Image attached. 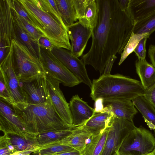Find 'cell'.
I'll list each match as a JSON object with an SVG mask.
<instances>
[{
	"mask_svg": "<svg viewBox=\"0 0 155 155\" xmlns=\"http://www.w3.org/2000/svg\"><path fill=\"white\" fill-rule=\"evenodd\" d=\"M99 2L91 47L81 60L101 75L110 57L122 52L133 33L135 22L127 12L121 10L118 0H99Z\"/></svg>",
	"mask_w": 155,
	"mask_h": 155,
	"instance_id": "1",
	"label": "cell"
},
{
	"mask_svg": "<svg viewBox=\"0 0 155 155\" xmlns=\"http://www.w3.org/2000/svg\"><path fill=\"white\" fill-rule=\"evenodd\" d=\"M23 123L27 132L36 136L43 132L76 127L69 125L60 118L54 108L50 98L39 104L14 102L10 104Z\"/></svg>",
	"mask_w": 155,
	"mask_h": 155,
	"instance_id": "2",
	"label": "cell"
},
{
	"mask_svg": "<svg viewBox=\"0 0 155 155\" xmlns=\"http://www.w3.org/2000/svg\"><path fill=\"white\" fill-rule=\"evenodd\" d=\"M92 82L90 96L95 102L114 99L132 101L143 96L146 91L140 81L119 74H103Z\"/></svg>",
	"mask_w": 155,
	"mask_h": 155,
	"instance_id": "3",
	"label": "cell"
},
{
	"mask_svg": "<svg viewBox=\"0 0 155 155\" xmlns=\"http://www.w3.org/2000/svg\"><path fill=\"white\" fill-rule=\"evenodd\" d=\"M36 29L57 48L71 51L67 28L41 5L38 0H18Z\"/></svg>",
	"mask_w": 155,
	"mask_h": 155,
	"instance_id": "4",
	"label": "cell"
},
{
	"mask_svg": "<svg viewBox=\"0 0 155 155\" xmlns=\"http://www.w3.org/2000/svg\"><path fill=\"white\" fill-rule=\"evenodd\" d=\"M11 44L13 64L20 83L30 81L38 76L46 75L40 59L27 48L16 40H12Z\"/></svg>",
	"mask_w": 155,
	"mask_h": 155,
	"instance_id": "5",
	"label": "cell"
},
{
	"mask_svg": "<svg viewBox=\"0 0 155 155\" xmlns=\"http://www.w3.org/2000/svg\"><path fill=\"white\" fill-rule=\"evenodd\" d=\"M155 149V138L149 130L136 127L127 136L118 151L119 155H147Z\"/></svg>",
	"mask_w": 155,
	"mask_h": 155,
	"instance_id": "6",
	"label": "cell"
},
{
	"mask_svg": "<svg viewBox=\"0 0 155 155\" xmlns=\"http://www.w3.org/2000/svg\"><path fill=\"white\" fill-rule=\"evenodd\" d=\"M40 60L47 76L58 81L67 87H73L81 83L51 51L40 47Z\"/></svg>",
	"mask_w": 155,
	"mask_h": 155,
	"instance_id": "7",
	"label": "cell"
},
{
	"mask_svg": "<svg viewBox=\"0 0 155 155\" xmlns=\"http://www.w3.org/2000/svg\"><path fill=\"white\" fill-rule=\"evenodd\" d=\"M107 127V135L101 155H114L127 136L136 127L133 122L112 115Z\"/></svg>",
	"mask_w": 155,
	"mask_h": 155,
	"instance_id": "8",
	"label": "cell"
},
{
	"mask_svg": "<svg viewBox=\"0 0 155 155\" xmlns=\"http://www.w3.org/2000/svg\"><path fill=\"white\" fill-rule=\"evenodd\" d=\"M15 39L11 0H0V62L8 55L12 41Z\"/></svg>",
	"mask_w": 155,
	"mask_h": 155,
	"instance_id": "9",
	"label": "cell"
},
{
	"mask_svg": "<svg viewBox=\"0 0 155 155\" xmlns=\"http://www.w3.org/2000/svg\"><path fill=\"white\" fill-rule=\"evenodd\" d=\"M46 78V75L38 76L30 81L20 83L25 102L39 104L50 99Z\"/></svg>",
	"mask_w": 155,
	"mask_h": 155,
	"instance_id": "10",
	"label": "cell"
},
{
	"mask_svg": "<svg viewBox=\"0 0 155 155\" xmlns=\"http://www.w3.org/2000/svg\"><path fill=\"white\" fill-rule=\"evenodd\" d=\"M0 75L4 80L14 102H25L20 82L13 64V46L12 44L9 53L0 63Z\"/></svg>",
	"mask_w": 155,
	"mask_h": 155,
	"instance_id": "11",
	"label": "cell"
},
{
	"mask_svg": "<svg viewBox=\"0 0 155 155\" xmlns=\"http://www.w3.org/2000/svg\"><path fill=\"white\" fill-rule=\"evenodd\" d=\"M51 52L80 81L91 88L92 82L87 73L84 62L72 54L70 51L54 46Z\"/></svg>",
	"mask_w": 155,
	"mask_h": 155,
	"instance_id": "12",
	"label": "cell"
},
{
	"mask_svg": "<svg viewBox=\"0 0 155 155\" xmlns=\"http://www.w3.org/2000/svg\"><path fill=\"white\" fill-rule=\"evenodd\" d=\"M0 130L4 134H15L26 137L28 134L11 105L0 100Z\"/></svg>",
	"mask_w": 155,
	"mask_h": 155,
	"instance_id": "13",
	"label": "cell"
},
{
	"mask_svg": "<svg viewBox=\"0 0 155 155\" xmlns=\"http://www.w3.org/2000/svg\"><path fill=\"white\" fill-rule=\"evenodd\" d=\"M46 80L51 100L55 110L65 123L69 125L74 126L73 125L69 104L67 102L60 88V82L48 76Z\"/></svg>",
	"mask_w": 155,
	"mask_h": 155,
	"instance_id": "14",
	"label": "cell"
},
{
	"mask_svg": "<svg viewBox=\"0 0 155 155\" xmlns=\"http://www.w3.org/2000/svg\"><path fill=\"white\" fill-rule=\"evenodd\" d=\"M67 31L71 42V53L78 58L81 56L92 36L91 29L78 21L68 27Z\"/></svg>",
	"mask_w": 155,
	"mask_h": 155,
	"instance_id": "15",
	"label": "cell"
},
{
	"mask_svg": "<svg viewBox=\"0 0 155 155\" xmlns=\"http://www.w3.org/2000/svg\"><path fill=\"white\" fill-rule=\"evenodd\" d=\"M78 19L89 27L96 26L99 10V0H73Z\"/></svg>",
	"mask_w": 155,
	"mask_h": 155,
	"instance_id": "16",
	"label": "cell"
},
{
	"mask_svg": "<svg viewBox=\"0 0 155 155\" xmlns=\"http://www.w3.org/2000/svg\"><path fill=\"white\" fill-rule=\"evenodd\" d=\"M12 19L15 39L25 46L35 57L40 59V47L28 33L20 20L18 13L12 6L11 0Z\"/></svg>",
	"mask_w": 155,
	"mask_h": 155,
	"instance_id": "17",
	"label": "cell"
},
{
	"mask_svg": "<svg viewBox=\"0 0 155 155\" xmlns=\"http://www.w3.org/2000/svg\"><path fill=\"white\" fill-rule=\"evenodd\" d=\"M103 109L114 117L133 122L137 111L131 100L119 99L102 100Z\"/></svg>",
	"mask_w": 155,
	"mask_h": 155,
	"instance_id": "18",
	"label": "cell"
},
{
	"mask_svg": "<svg viewBox=\"0 0 155 155\" xmlns=\"http://www.w3.org/2000/svg\"><path fill=\"white\" fill-rule=\"evenodd\" d=\"M73 125L75 127L83 125L95 114L96 110L90 107L78 95L73 96L69 103Z\"/></svg>",
	"mask_w": 155,
	"mask_h": 155,
	"instance_id": "19",
	"label": "cell"
},
{
	"mask_svg": "<svg viewBox=\"0 0 155 155\" xmlns=\"http://www.w3.org/2000/svg\"><path fill=\"white\" fill-rule=\"evenodd\" d=\"M92 134L82 126L76 127L69 135L58 141L81 153L88 143Z\"/></svg>",
	"mask_w": 155,
	"mask_h": 155,
	"instance_id": "20",
	"label": "cell"
},
{
	"mask_svg": "<svg viewBox=\"0 0 155 155\" xmlns=\"http://www.w3.org/2000/svg\"><path fill=\"white\" fill-rule=\"evenodd\" d=\"M155 11V0H130L127 12L134 22Z\"/></svg>",
	"mask_w": 155,
	"mask_h": 155,
	"instance_id": "21",
	"label": "cell"
},
{
	"mask_svg": "<svg viewBox=\"0 0 155 155\" xmlns=\"http://www.w3.org/2000/svg\"><path fill=\"white\" fill-rule=\"evenodd\" d=\"M112 116L110 112L103 109L96 111L94 114L82 126L92 135L98 134L106 127Z\"/></svg>",
	"mask_w": 155,
	"mask_h": 155,
	"instance_id": "22",
	"label": "cell"
},
{
	"mask_svg": "<svg viewBox=\"0 0 155 155\" xmlns=\"http://www.w3.org/2000/svg\"><path fill=\"white\" fill-rule=\"evenodd\" d=\"M136 71L144 88L147 90L155 84V68L144 59L135 62Z\"/></svg>",
	"mask_w": 155,
	"mask_h": 155,
	"instance_id": "23",
	"label": "cell"
},
{
	"mask_svg": "<svg viewBox=\"0 0 155 155\" xmlns=\"http://www.w3.org/2000/svg\"><path fill=\"white\" fill-rule=\"evenodd\" d=\"M132 101L137 109L142 114L145 121L155 134V109L143 96H139Z\"/></svg>",
	"mask_w": 155,
	"mask_h": 155,
	"instance_id": "24",
	"label": "cell"
},
{
	"mask_svg": "<svg viewBox=\"0 0 155 155\" xmlns=\"http://www.w3.org/2000/svg\"><path fill=\"white\" fill-rule=\"evenodd\" d=\"M15 152L35 151L40 147L36 136L30 134L26 137L12 134H7Z\"/></svg>",
	"mask_w": 155,
	"mask_h": 155,
	"instance_id": "25",
	"label": "cell"
},
{
	"mask_svg": "<svg viewBox=\"0 0 155 155\" xmlns=\"http://www.w3.org/2000/svg\"><path fill=\"white\" fill-rule=\"evenodd\" d=\"M108 132L107 125L100 133L92 135L81 155H101L104 146Z\"/></svg>",
	"mask_w": 155,
	"mask_h": 155,
	"instance_id": "26",
	"label": "cell"
},
{
	"mask_svg": "<svg viewBox=\"0 0 155 155\" xmlns=\"http://www.w3.org/2000/svg\"><path fill=\"white\" fill-rule=\"evenodd\" d=\"M61 19L67 28L78 18L73 0H55Z\"/></svg>",
	"mask_w": 155,
	"mask_h": 155,
	"instance_id": "27",
	"label": "cell"
},
{
	"mask_svg": "<svg viewBox=\"0 0 155 155\" xmlns=\"http://www.w3.org/2000/svg\"><path fill=\"white\" fill-rule=\"evenodd\" d=\"M72 130L50 131L41 133L36 136L40 147L51 143L60 141L72 132Z\"/></svg>",
	"mask_w": 155,
	"mask_h": 155,
	"instance_id": "28",
	"label": "cell"
},
{
	"mask_svg": "<svg viewBox=\"0 0 155 155\" xmlns=\"http://www.w3.org/2000/svg\"><path fill=\"white\" fill-rule=\"evenodd\" d=\"M155 31V11L135 22L133 33L135 34H149Z\"/></svg>",
	"mask_w": 155,
	"mask_h": 155,
	"instance_id": "29",
	"label": "cell"
},
{
	"mask_svg": "<svg viewBox=\"0 0 155 155\" xmlns=\"http://www.w3.org/2000/svg\"><path fill=\"white\" fill-rule=\"evenodd\" d=\"M74 150L75 149L70 146L57 142L40 147L32 153V155H55Z\"/></svg>",
	"mask_w": 155,
	"mask_h": 155,
	"instance_id": "30",
	"label": "cell"
},
{
	"mask_svg": "<svg viewBox=\"0 0 155 155\" xmlns=\"http://www.w3.org/2000/svg\"><path fill=\"white\" fill-rule=\"evenodd\" d=\"M150 35L149 34H135L132 33L123 51L121 53L118 65L121 64L127 57L134 51L139 42L142 38L147 36H150Z\"/></svg>",
	"mask_w": 155,
	"mask_h": 155,
	"instance_id": "31",
	"label": "cell"
},
{
	"mask_svg": "<svg viewBox=\"0 0 155 155\" xmlns=\"http://www.w3.org/2000/svg\"><path fill=\"white\" fill-rule=\"evenodd\" d=\"M41 6L61 22H63L55 0H38Z\"/></svg>",
	"mask_w": 155,
	"mask_h": 155,
	"instance_id": "32",
	"label": "cell"
},
{
	"mask_svg": "<svg viewBox=\"0 0 155 155\" xmlns=\"http://www.w3.org/2000/svg\"><path fill=\"white\" fill-rule=\"evenodd\" d=\"M15 152L6 134L0 137V155H9Z\"/></svg>",
	"mask_w": 155,
	"mask_h": 155,
	"instance_id": "33",
	"label": "cell"
},
{
	"mask_svg": "<svg viewBox=\"0 0 155 155\" xmlns=\"http://www.w3.org/2000/svg\"><path fill=\"white\" fill-rule=\"evenodd\" d=\"M11 4L18 15L36 29V27L30 16L18 0H11Z\"/></svg>",
	"mask_w": 155,
	"mask_h": 155,
	"instance_id": "34",
	"label": "cell"
},
{
	"mask_svg": "<svg viewBox=\"0 0 155 155\" xmlns=\"http://www.w3.org/2000/svg\"><path fill=\"white\" fill-rule=\"evenodd\" d=\"M0 100L6 102L9 104L14 102L11 93L3 78L0 75Z\"/></svg>",
	"mask_w": 155,
	"mask_h": 155,
	"instance_id": "35",
	"label": "cell"
},
{
	"mask_svg": "<svg viewBox=\"0 0 155 155\" xmlns=\"http://www.w3.org/2000/svg\"><path fill=\"white\" fill-rule=\"evenodd\" d=\"M19 16L20 20L27 31L32 38L38 43V41L39 38L41 37L44 36L35 27L30 24L19 15Z\"/></svg>",
	"mask_w": 155,
	"mask_h": 155,
	"instance_id": "36",
	"label": "cell"
},
{
	"mask_svg": "<svg viewBox=\"0 0 155 155\" xmlns=\"http://www.w3.org/2000/svg\"><path fill=\"white\" fill-rule=\"evenodd\" d=\"M147 36L142 38L139 42L134 50L138 59H146V45L147 39L149 38Z\"/></svg>",
	"mask_w": 155,
	"mask_h": 155,
	"instance_id": "37",
	"label": "cell"
},
{
	"mask_svg": "<svg viewBox=\"0 0 155 155\" xmlns=\"http://www.w3.org/2000/svg\"><path fill=\"white\" fill-rule=\"evenodd\" d=\"M143 96L155 109V84L146 90Z\"/></svg>",
	"mask_w": 155,
	"mask_h": 155,
	"instance_id": "38",
	"label": "cell"
},
{
	"mask_svg": "<svg viewBox=\"0 0 155 155\" xmlns=\"http://www.w3.org/2000/svg\"><path fill=\"white\" fill-rule=\"evenodd\" d=\"M38 43L40 47L45 48L51 51L54 46L48 39L44 36L39 38Z\"/></svg>",
	"mask_w": 155,
	"mask_h": 155,
	"instance_id": "39",
	"label": "cell"
},
{
	"mask_svg": "<svg viewBox=\"0 0 155 155\" xmlns=\"http://www.w3.org/2000/svg\"><path fill=\"white\" fill-rule=\"evenodd\" d=\"M117 58L116 55H113L110 57L106 64L103 74H110L113 64Z\"/></svg>",
	"mask_w": 155,
	"mask_h": 155,
	"instance_id": "40",
	"label": "cell"
},
{
	"mask_svg": "<svg viewBox=\"0 0 155 155\" xmlns=\"http://www.w3.org/2000/svg\"><path fill=\"white\" fill-rule=\"evenodd\" d=\"M149 57L152 64L155 68V45H150L148 51Z\"/></svg>",
	"mask_w": 155,
	"mask_h": 155,
	"instance_id": "41",
	"label": "cell"
},
{
	"mask_svg": "<svg viewBox=\"0 0 155 155\" xmlns=\"http://www.w3.org/2000/svg\"><path fill=\"white\" fill-rule=\"evenodd\" d=\"M118 1L121 10L127 12L130 0H118Z\"/></svg>",
	"mask_w": 155,
	"mask_h": 155,
	"instance_id": "42",
	"label": "cell"
},
{
	"mask_svg": "<svg viewBox=\"0 0 155 155\" xmlns=\"http://www.w3.org/2000/svg\"><path fill=\"white\" fill-rule=\"evenodd\" d=\"M55 155H81V154L78 151L74 150L71 151L65 152Z\"/></svg>",
	"mask_w": 155,
	"mask_h": 155,
	"instance_id": "43",
	"label": "cell"
},
{
	"mask_svg": "<svg viewBox=\"0 0 155 155\" xmlns=\"http://www.w3.org/2000/svg\"><path fill=\"white\" fill-rule=\"evenodd\" d=\"M34 151L33 150H30L15 152V153L9 155H27L28 154H30L31 153H33Z\"/></svg>",
	"mask_w": 155,
	"mask_h": 155,
	"instance_id": "44",
	"label": "cell"
},
{
	"mask_svg": "<svg viewBox=\"0 0 155 155\" xmlns=\"http://www.w3.org/2000/svg\"><path fill=\"white\" fill-rule=\"evenodd\" d=\"M153 155H155V149L152 152Z\"/></svg>",
	"mask_w": 155,
	"mask_h": 155,
	"instance_id": "45",
	"label": "cell"
},
{
	"mask_svg": "<svg viewBox=\"0 0 155 155\" xmlns=\"http://www.w3.org/2000/svg\"><path fill=\"white\" fill-rule=\"evenodd\" d=\"M147 155H152V153H150L148 154Z\"/></svg>",
	"mask_w": 155,
	"mask_h": 155,
	"instance_id": "46",
	"label": "cell"
},
{
	"mask_svg": "<svg viewBox=\"0 0 155 155\" xmlns=\"http://www.w3.org/2000/svg\"><path fill=\"white\" fill-rule=\"evenodd\" d=\"M114 155H119V154H118V152L116 153Z\"/></svg>",
	"mask_w": 155,
	"mask_h": 155,
	"instance_id": "47",
	"label": "cell"
},
{
	"mask_svg": "<svg viewBox=\"0 0 155 155\" xmlns=\"http://www.w3.org/2000/svg\"><path fill=\"white\" fill-rule=\"evenodd\" d=\"M31 155V154H28V155Z\"/></svg>",
	"mask_w": 155,
	"mask_h": 155,
	"instance_id": "48",
	"label": "cell"
}]
</instances>
